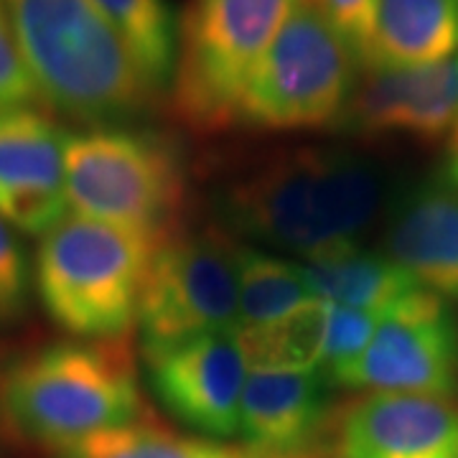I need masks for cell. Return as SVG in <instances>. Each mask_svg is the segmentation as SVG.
<instances>
[{
	"label": "cell",
	"instance_id": "6da1fadb",
	"mask_svg": "<svg viewBox=\"0 0 458 458\" xmlns=\"http://www.w3.org/2000/svg\"><path fill=\"white\" fill-rule=\"evenodd\" d=\"M385 204V176L342 148H298L250 168L222 197L234 232L309 260L357 245Z\"/></svg>",
	"mask_w": 458,
	"mask_h": 458
},
{
	"label": "cell",
	"instance_id": "7a4b0ae2",
	"mask_svg": "<svg viewBox=\"0 0 458 458\" xmlns=\"http://www.w3.org/2000/svg\"><path fill=\"white\" fill-rule=\"evenodd\" d=\"M36 98L87 128L125 125L158 98L92 0H5Z\"/></svg>",
	"mask_w": 458,
	"mask_h": 458
},
{
	"label": "cell",
	"instance_id": "3957f363",
	"mask_svg": "<svg viewBox=\"0 0 458 458\" xmlns=\"http://www.w3.org/2000/svg\"><path fill=\"white\" fill-rule=\"evenodd\" d=\"M3 420L21 438L64 448L143 415L138 364L123 339H72L18 357L0 377Z\"/></svg>",
	"mask_w": 458,
	"mask_h": 458
},
{
	"label": "cell",
	"instance_id": "277c9868",
	"mask_svg": "<svg viewBox=\"0 0 458 458\" xmlns=\"http://www.w3.org/2000/svg\"><path fill=\"white\" fill-rule=\"evenodd\" d=\"M164 240L69 212L36 250L33 288L44 311L77 339H123Z\"/></svg>",
	"mask_w": 458,
	"mask_h": 458
},
{
	"label": "cell",
	"instance_id": "5b68a950",
	"mask_svg": "<svg viewBox=\"0 0 458 458\" xmlns=\"http://www.w3.org/2000/svg\"><path fill=\"white\" fill-rule=\"evenodd\" d=\"M186 197V164L164 135L131 125L69 132L66 199L74 214L171 237Z\"/></svg>",
	"mask_w": 458,
	"mask_h": 458
},
{
	"label": "cell",
	"instance_id": "8992f818",
	"mask_svg": "<svg viewBox=\"0 0 458 458\" xmlns=\"http://www.w3.org/2000/svg\"><path fill=\"white\" fill-rule=\"evenodd\" d=\"M298 0H191L179 23L171 102L199 132L237 125L245 87Z\"/></svg>",
	"mask_w": 458,
	"mask_h": 458
},
{
	"label": "cell",
	"instance_id": "52a82bcc",
	"mask_svg": "<svg viewBox=\"0 0 458 458\" xmlns=\"http://www.w3.org/2000/svg\"><path fill=\"white\" fill-rule=\"evenodd\" d=\"M360 59L309 0H298L255 66L237 125L267 132L336 125L360 84Z\"/></svg>",
	"mask_w": 458,
	"mask_h": 458
},
{
	"label": "cell",
	"instance_id": "ba28073f",
	"mask_svg": "<svg viewBox=\"0 0 458 458\" xmlns=\"http://www.w3.org/2000/svg\"><path fill=\"white\" fill-rule=\"evenodd\" d=\"M138 327L143 346L240 328V245L219 229L174 232L148 270Z\"/></svg>",
	"mask_w": 458,
	"mask_h": 458
},
{
	"label": "cell",
	"instance_id": "9c48e42d",
	"mask_svg": "<svg viewBox=\"0 0 458 458\" xmlns=\"http://www.w3.org/2000/svg\"><path fill=\"white\" fill-rule=\"evenodd\" d=\"M346 390L433 394L458 400V316L426 288L382 313Z\"/></svg>",
	"mask_w": 458,
	"mask_h": 458
},
{
	"label": "cell",
	"instance_id": "30bf717a",
	"mask_svg": "<svg viewBox=\"0 0 458 458\" xmlns=\"http://www.w3.org/2000/svg\"><path fill=\"white\" fill-rule=\"evenodd\" d=\"M143 361L150 390L181 426L209 441L240 433V405L250 367L237 331L143 346Z\"/></svg>",
	"mask_w": 458,
	"mask_h": 458
},
{
	"label": "cell",
	"instance_id": "8fae6325",
	"mask_svg": "<svg viewBox=\"0 0 458 458\" xmlns=\"http://www.w3.org/2000/svg\"><path fill=\"white\" fill-rule=\"evenodd\" d=\"M66 138L33 105L0 107V216L18 234L44 237L69 214Z\"/></svg>",
	"mask_w": 458,
	"mask_h": 458
},
{
	"label": "cell",
	"instance_id": "7c38bea8",
	"mask_svg": "<svg viewBox=\"0 0 458 458\" xmlns=\"http://www.w3.org/2000/svg\"><path fill=\"white\" fill-rule=\"evenodd\" d=\"M458 120V54L448 62L369 72L336 125L367 138L438 140Z\"/></svg>",
	"mask_w": 458,
	"mask_h": 458
},
{
	"label": "cell",
	"instance_id": "4fadbf2b",
	"mask_svg": "<svg viewBox=\"0 0 458 458\" xmlns=\"http://www.w3.org/2000/svg\"><path fill=\"white\" fill-rule=\"evenodd\" d=\"M342 458H458V400L369 393L339 420Z\"/></svg>",
	"mask_w": 458,
	"mask_h": 458
},
{
	"label": "cell",
	"instance_id": "5bb4252c",
	"mask_svg": "<svg viewBox=\"0 0 458 458\" xmlns=\"http://www.w3.org/2000/svg\"><path fill=\"white\" fill-rule=\"evenodd\" d=\"M324 369H250L240 405V436L262 458H285L321 433L331 408Z\"/></svg>",
	"mask_w": 458,
	"mask_h": 458
},
{
	"label": "cell",
	"instance_id": "9a60e30c",
	"mask_svg": "<svg viewBox=\"0 0 458 458\" xmlns=\"http://www.w3.org/2000/svg\"><path fill=\"white\" fill-rule=\"evenodd\" d=\"M385 255L420 288L458 309V186L438 179L420 183L394 204Z\"/></svg>",
	"mask_w": 458,
	"mask_h": 458
},
{
	"label": "cell",
	"instance_id": "2e32d148",
	"mask_svg": "<svg viewBox=\"0 0 458 458\" xmlns=\"http://www.w3.org/2000/svg\"><path fill=\"white\" fill-rule=\"evenodd\" d=\"M458 54V0H377L360 49L367 72L448 62Z\"/></svg>",
	"mask_w": 458,
	"mask_h": 458
},
{
	"label": "cell",
	"instance_id": "e0dca14e",
	"mask_svg": "<svg viewBox=\"0 0 458 458\" xmlns=\"http://www.w3.org/2000/svg\"><path fill=\"white\" fill-rule=\"evenodd\" d=\"M301 267L316 301L344 309L385 313L418 288V283L390 255L367 250L360 242L334 247L324 255L303 260Z\"/></svg>",
	"mask_w": 458,
	"mask_h": 458
},
{
	"label": "cell",
	"instance_id": "ac0fdd59",
	"mask_svg": "<svg viewBox=\"0 0 458 458\" xmlns=\"http://www.w3.org/2000/svg\"><path fill=\"white\" fill-rule=\"evenodd\" d=\"M128 44L146 82L164 95L174 80L179 23L165 0H92Z\"/></svg>",
	"mask_w": 458,
	"mask_h": 458
},
{
	"label": "cell",
	"instance_id": "d6986e66",
	"mask_svg": "<svg viewBox=\"0 0 458 458\" xmlns=\"http://www.w3.org/2000/svg\"><path fill=\"white\" fill-rule=\"evenodd\" d=\"M328 303L311 301L291 316L237 331L250 369H321Z\"/></svg>",
	"mask_w": 458,
	"mask_h": 458
},
{
	"label": "cell",
	"instance_id": "ffe728a7",
	"mask_svg": "<svg viewBox=\"0 0 458 458\" xmlns=\"http://www.w3.org/2000/svg\"><path fill=\"white\" fill-rule=\"evenodd\" d=\"M311 301L301 262L240 245V328L280 321Z\"/></svg>",
	"mask_w": 458,
	"mask_h": 458
},
{
	"label": "cell",
	"instance_id": "44dd1931",
	"mask_svg": "<svg viewBox=\"0 0 458 458\" xmlns=\"http://www.w3.org/2000/svg\"><path fill=\"white\" fill-rule=\"evenodd\" d=\"M56 458H262L247 445L189 438L164 428L132 423L64 445Z\"/></svg>",
	"mask_w": 458,
	"mask_h": 458
},
{
	"label": "cell",
	"instance_id": "7402d4cb",
	"mask_svg": "<svg viewBox=\"0 0 458 458\" xmlns=\"http://www.w3.org/2000/svg\"><path fill=\"white\" fill-rule=\"evenodd\" d=\"M379 311L364 309H344L328 306L327 344H324V361L321 369L331 379L334 387H346L354 369L360 367L364 352L375 339L379 327Z\"/></svg>",
	"mask_w": 458,
	"mask_h": 458
},
{
	"label": "cell",
	"instance_id": "603a6c76",
	"mask_svg": "<svg viewBox=\"0 0 458 458\" xmlns=\"http://www.w3.org/2000/svg\"><path fill=\"white\" fill-rule=\"evenodd\" d=\"M33 291V265L18 232L0 216V328L21 321Z\"/></svg>",
	"mask_w": 458,
	"mask_h": 458
},
{
	"label": "cell",
	"instance_id": "cb8c5ba5",
	"mask_svg": "<svg viewBox=\"0 0 458 458\" xmlns=\"http://www.w3.org/2000/svg\"><path fill=\"white\" fill-rule=\"evenodd\" d=\"M36 99V87L18 49L5 0H0V107L31 105Z\"/></svg>",
	"mask_w": 458,
	"mask_h": 458
},
{
	"label": "cell",
	"instance_id": "d4e9b609",
	"mask_svg": "<svg viewBox=\"0 0 458 458\" xmlns=\"http://www.w3.org/2000/svg\"><path fill=\"white\" fill-rule=\"evenodd\" d=\"M313 8L349 41L360 59V49L369 33L377 0H309Z\"/></svg>",
	"mask_w": 458,
	"mask_h": 458
},
{
	"label": "cell",
	"instance_id": "484cf974",
	"mask_svg": "<svg viewBox=\"0 0 458 458\" xmlns=\"http://www.w3.org/2000/svg\"><path fill=\"white\" fill-rule=\"evenodd\" d=\"M443 179L458 186V120L448 132L445 140V164H443Z\"/></svg>",
	"mask_w": 458,
	"mask_h": 458
},
{
	"label": "cell",
	"instance_id": "4316f807",
	"mask_svg": "<svg viewBox=\"0 0 458 458\" xmlns=\"http://www.w3.org/2000/svg\"><path fill=\"white\" fill-rule=\"evenodd\" d=\"M285 458H316V456H303V454H298V456H285Z\"/></svg>",
	"mask_w": 458,
	"mask_h": 458
}]
</instances>
